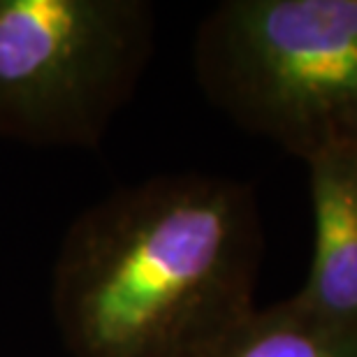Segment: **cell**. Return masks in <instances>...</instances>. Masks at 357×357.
<instances>
[{
    "label": "cell",
    "mask_w": 357,
    "mask_h": 357,
    "mask_svg": "<svg viewBox=\"0 0 357 357\" xmlns=\"http://www.w3.org/2000/svg\"><path fill=\"white\" fill-rule=\"evenodd\" d=\"M262 227L253 190L160 174L114 190L68 227L52 316L68 357H209L255 309Z\"/></svg>",
    "instance_id": "6da1fadb"
},
{
    "label": "cell",
    "mask_w": 357,
    "mask_h": 357,
    "mask_svg": "<svg viewBox=\"0 0 357 357\" xmlns=\"http://www.w3.org/2000/svg\"><path fill=\"white\" fill-rule=\"evenodd\" d=\"M209 357H357V327L320 318L290 297L255 306Z\"/></svg>",
    "instance_id": "5b68a950"
},
{
    "label": "cell",
    "mask_w": 357,
    "mask_h": 357,
    "mask_svg": "<svg viewBox=\"0 0 357 357\" xmlns=\"http://www.w3.org/2000/svg\"><path fill=\"white\" fill-rule=\"evenodd\" d=\"M144 0H0V139L96 149L153 54Z\"/></svg>",
    "instance_id": "3957f363"
},
{
    "label": "cell",
    "mask_w": 357,
    "mask_h": 357,
    "mask_svg": "<svg viewBox=\"0 0 357 357\" xmlns=\"http://www.w3.org/2000/svg\"><path fill=\"white\" fill-rule=\"evenodd\" d=\"M192 66L227 119L304 162L357 149V0H225Z\"/></svg>",
    "instance_id": "7a4b0ae2"
},
{
    "label": "cell",
    "mask_w": 357,
    "mask_h": 357,
    "mask_svg": "<svg viewBox=\"0 0 357 357\" xmlns=\"http://www.w3.org/2000/svg\"><path fill=\"white\" fill-rule=\"evenodd\" d=\"M306 167L313 258L295 297L320 318L357 327V149H330Z\"/></svg>",
    "instance_id": "277c9868"
}]
</instances>
